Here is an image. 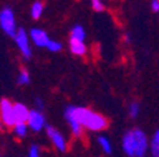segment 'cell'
<instances>
[{
  "instance_id": "ffe728a7",
  "label": "cell",
  "mask_w": 159,
  "mask_h": 157,
  "mask_svg": "<svg viewBox=\"0 0 159 157\" xmlns=\"http://www.w3.org/2000/svg\"><path fill=\"white\" fill-rule=\"evenodd\" d=\"M89 2H91V7H93L95 11H102L104 10L102 0H89Z\"/></svg>"
},
{
  "instance_id": "2e32d148",
  "label": "cell",
  "mask_w": 159,
  "mask_h": 157,
  "mask_svg": "<svg viewBox=\"0 0 159 157\" xmlns=\"http://www.w3.org/2000/svg\"><path fill=\"white\" fill-rule=\"evenodd\" d=\"M98 143L99 146H101V149H102L105 153H112V146H111V143H109V140L107 137H104V136H101V137H98Z\"/></svg>"
},
{
  "instance_id": "30bf717a",
  "label": "cell",
  "mask_w": 159,
  "mask_h": 157,
  "mask_svg": "<svg viewBox=\"0 0 159 157\" xmlns=\"http://www.w3.org/2000/svg\"><path fill=\"white\" fill-rule=\"evenodd\" d=\"M14 115H16L17 123L19 122H27L30 116V111L23 103H14Z\"/></svg>"
},
{
  "instance_id": "9c48e42d",
  "label": "cell",
  "mask_w": 159,
  "mask_h": 157,
  "mask_svg": "<svg viewBox=\"0 0 159 157\" xmlns=\"http://www.w3.org/2000/svg\"><path fill=\"white\" fill-rule=\"evenodd\" d=\"M70 50L74 55H85L87 52V46L84 44V41H80V40H74L70 38Z\"/></svg>"
},
{
  "instance_id": "3957f363",
  "label": "cell",
  "mask_w": 159,
  "mask_h": 157,
  "mask_svg": "<svg viewBox=\"0 0 159 157\" xmlns=\"http://www.w3.org/2000/svg\"><path fill=\"white\" fill-rule=\"evenodd\" d=\"M0 28L10 37H14L17 33V26H16V19H14L13 10L6 7L0 11Z\"/></svg>"
},
{
  "instance_id": "5bb4252c",
  "label": "cell",
  "mask_w": 159,
  "mask_h": 157,
  "mask_svg": "<svg viewBox=\"0 0 159 157\" xmlns=\"http://www.w3.org/2000/svg\"><path fill=\"white\" fill-rule=\"evenodd\" d=\"M67 122H68L70 126H71V132H73L74 136H75V137H80V136H81V133H83V124L80 123L78 120L73 119V118L67 119Z\"/></svg>"
},
{
  "instance_id": "8992f818",
  "label": "cell",
  "mask_w": 159,
  "mask_h": 157,
  "mask_svg": "<svg viewBox=\"0 0 159 157\" xmlns=\"http://www.w3.org/2000/svg\"><path fill=\"white\" fill-rule=\"evenodd\" d=\"M27 124L29 128L34 132H40L41 129L46 126V119H44V115L41 113L40 111H30V116H29V120H27Z\"/></svg>"
},
{
  "instance_id": "277c9868",
  "label": "cell",
  "mask_w": 159,
  "mask_h": 157,
  "mask_svg": "<svg viewBox=\"0 0 159 157\" xmlns=\"http://www.w3.org/2000/svg\"><path fill=\"white\" fill-rule=\"evenodd\" d=\"M0 118L3 119L6 126H14L17 123L14 115V105L9 99H2L0 102Z\"/></svg>"
},
{
  "instance_id": "9a60e30c",
  "label": "cell",
  "mask_w": 159,
  "mask_h": 157,
  "mask_svg": "<svg viewBox=\"0 0 159 157\" xmlns=\"http://www.w3.org/2000/svg\"><path fill=\"white\" fill-rule=\"evenodd\" d=\"M14 129V133H16V136H19V137H24L27 134V129H29V124H27V122H19V123H16L13 126Z\"/></svg>"
},
{
  "instance_id": "ac0fdd59",
  "label": "cell",
  "mask_w": 159,
  "mask_h": 157,
  "mask_svg": "<svg viewBox=\"0 0 159 157\" xmlns=\"http://www.w3.org/2000/svg\"><path fill=\"white\" fill-rule=\"evenodd\" d=\"M47 48L50 50V51H53V52H57L60 51V50L63 48V46L58 43V41H53V40H50L48 44H47Z\"/></svg>"
},
{
  "instance_id": "44dd1931",
  "label": "cell",
  "mask_w": 159,
  "mask_h": 157,
  "mask_svg": "<svg viewBox=\"0 0 159 157\" xmlns=\"http://www.w3.org/2000/svg\"><path fill=\"white\" fill-rule=\"evenodd\" d=\"M29 157H40L39 147H37V146H31V149H30V153H29Z\"/></svg>"
},
{
  "instance_id": "6da1fadb",
  "label": "cell",
  "mask_w": 159,
  "mask_h": 157,
  "mask_svg": "<svg viewBox=\"0 0 159 157\" xmlns=\"http://www.w3.org/2000/svg\"><path fill=\"white\" fill-rule=\"evenodd\" d=\"M73 118L83 124V128H87L89 130L98 132L102 130L108 126V120L102 115H98L93 112L91 109L81 108V106H68L66 109V119Z\"/></svg>"
},
{
  "instance_id": "7c38bea8",
  "label": "cell",
  "mask_w": 159,
  "mask_h": 157,
  "mask_svg": "<svg viewBox=\"0 0 159 157\" xmlns=\"http://www.w3.org/2000/svg\"><path fill=\"white\" fill-rule=\"evenodd\" d=\"M149 151H151L152 157H159V129L155 132V134H153L152 140H151Z\"/></svg>"
},
{
  "instance_id": "7402d4cb",
  "label": "cell",
  "mask_w": 159,
  "mask_h": 157,
  "mask_svg": "<svg viewBox=\"0 0 159 157\" xmlns=\"http://www.w3.org/2000/svg\"><path fill=\"white\" fill-rule=\"evenodd\" d=\"M151 9H152V11L158 13L159 11V0H152V3H151Z\"/></svg>"
},
{
  "instance_id": "cb8c5ba5",
  "label": "cell",
  "mask_w": 159,
  "mask_h": 157,
  "mask_svg": "<svg viewBox=\"0 0 159 157\" xmlns=\"http://www.w3.org/2000/svg\"><path fill=\"white\" fill-rule=\"evenodd\" d=\"M3 126H6V124H4V122H3V119L0 118V130H3Z\"/></svg>"
},
{
  "instance_id": "ba28073f",
  "label": "cell",
  "mask_w": 159,
  "mask_h": 157,
  "mask_svg": "<svg viewBox=\"0 0 159 157\" xmlns=\"http://www.w3.org/2000/svg\"><path fill=\"white\" fill-rule=\"evenodd\" d=\"M30 38L33 40V43L36 44L37 47H41V48H44V47L47 48V44H48V41H50L47 33L41 28H31V31H30Z\"/></svg>"
},
{
  "instance_id": "4fadbf2b",
  "label": "cell",
  "mask_w": 159,
  "mask_h": 157,
  "mask_svg": "<svg viewBox=\"0 0 159 157\" xmlns=\"http://www.w3.org/2000/svg\"><path fill=\"white\" fill-rule=\"evenodd\" d=\"M71 38L84 41V40H85V30H84V27L80 26V24L74 26L73 30H71Z\"/></svg>"
},
{
  "instance_id": "7a4b0ae2",
  "label": "cell",
  "mask_w": 159,
  "mask_h": 157,
  "mask_svg": "<svg viewBox=\"0 0 159 157\" xmlns=\"http://www.w3.org/2000/svg\"><path fill=\"white\" fill-rule=\"evenodd\" d=\"M122 147L129 157H143L149 147L145 132L141 129H132L126 132L122 139Z\"/></svg>"
},
{
  "instance_id": "d6986e66",
  "label": "cell",
  "mask_w": 159,
  "mask_h": 157,
  "mask_svg": "<svg viewBox=\"0 0 159 157\" xmlns=\"http://www.w3.org/2000/svg\"><path fill=\"white\" fill-rule=\"evenodd\" d=\"M138 115H139V105L136 102H132L129 105V116L131 118H136Z\"/></svg>"
},
{
  "instance_id": "52a82bcc",
  "label": "cell",
  "mask_w": 159,
  "mask_h": 157,
  "mask_svg": "<svg viewBox=\"0 0 159 157\" xmlns=\"http://www.w3.org/2000/svg\"><path fill=\"white\" fill-rule=\"evenodd\" d=\"M47 136L51 139L53 144L60 151H66L67 150V142H66V137H63V134L60 133L58 130H56L54 128L48 126L47 128Z\"/></svg>"
},
{
  "instance_id": "5b68a950",
  "label": "cell",
  "mask_w": 159,
  "mask_h": 157,
  "mask_svg": "<svg viewBox=\"0 0 159 157\" xmlns=\"http://www.w3.org/2000/svg\"><path fill=\"white\" fill-rule=\"evenodd\" d=\"M14 40H16V44H17V47H19L20 52H21V55L26 59H29L30 57H31V47H30V41H29L27 33L23 28H19L16 36H14Z\"/></svg>"
},
{
  "instance_id": "e0dca14e",
  "label": "cell",
  "mask_w": 159,
  "mask_h": 157,
  "mask_svg": "<svg viewBox=\"0 0 159 157\" xmlns=\"http://www.w3.org/2000/svg\"><path fill=\"white\" fill-rule=\"evenodd\" d=\"M20 84V85H27L30 82V75H29V72L24 71V69H21L19 74V81H17Z\"/></svg>"
},
{
  "instance_id": "603a6c76",
  "label": "cell",
  "mask_w": 159,
  "mask_h": 157,
  "mask_svg": "<svg viewBox=\"0 0 159 157\" xmlns=\"http://www.w3.org/2000/svg\"><path fill=\"white\" fill-rule=\"evenodd\" d=\"M36 103H37V108H39V109H43L44 103H43V101H41L40 98H37V99H36Z\"/></svg>"
},
{
  "instance_id": "d4e9b609",
  "label": "cell",
  "mask_w": 159,
  "mask_h": 157,
  "mask_svg": "<svg viewBox=\"0 0 159 157\" xmlns=\"http://www.w3.org/2000/svg\"><path fill=\"white\" fill-rule=\"evenodd\" d=\"M124 40H125V43H129V34H126V36L124 37Z\"/></svg>"
},
{
  "instance_id": "8fae6325",
  "label": "cell",
  "mask_w": 159,
  "mask_h": 157,
  "mask_svg": "<svg viewBox=\"0 0 159 157\" xmlns=\"http://www.w3.org/2000/svg\"><path fill=\"white\" fill-rule=\"evenodd\" d=\"M43 11H44V4H43V2H40V0L34 2L31 9H30V14H31V17H33L34 20H39L40 17H41V14H43Z\"/></svg>"
}]
</instances>
